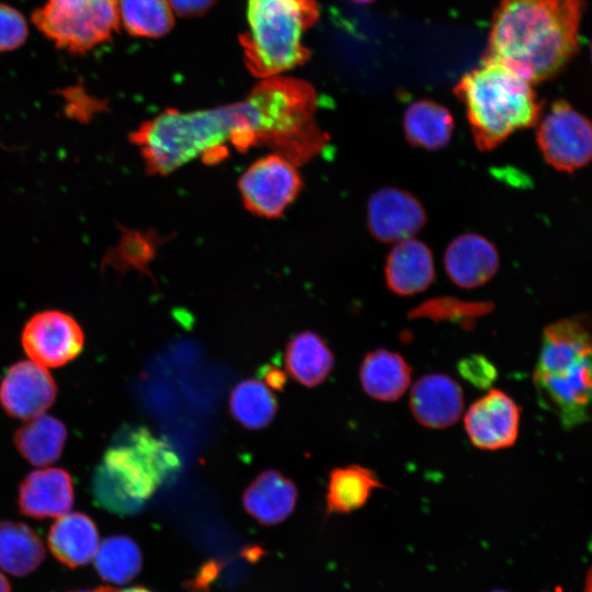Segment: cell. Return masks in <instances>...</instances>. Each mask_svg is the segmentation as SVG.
<instances>
[{"mask_svg":"<svg viewBox=\"0 0 592 592\" xmlns=\"http://www.w3.org/2000/svg\"><path fill=\"white\" fill-rule=\"evenodd\" d=\"M581 0H501L488 55L530 83L554 77L578 49Z\"/></svg>","mask_w":592,"mask_h":592,"instance_id":"6da1fadb","label":"cell"},{"mask_svg":"<svg viewBox=\"0 0 592 592\" xmlns=\"http://www.w3.org/2000/svg\"><path fill=\"white\" fill-rule=\"evenodd\" d=\"M240 122L239 102L194 112L168 109L141 123L128 139L138 147L147 174L167 175L197 156L206 163L223 160Z\"/></svg>","mask_w":592,"mask_h":592,"instance_id":"7a4b0ae2","label":"cell"},{"mask_svg":"<svg viewBox=\"0 0 592 592\" xmlns=\"http://www.w3.org/2000/svg\"><path fill=\"white\" fill-rule=\"evenodd\" d=\"M539 403L563 428L572 429L589 418L591 395V338L583 317L548 325L534 371Z\"/></svg>","mask_w":592,"mask_h":592,"instance_id":"3957f363","label":"cell"},{"mask_svg":"<svg viewBox=\"0 0 592 592\" xmlns=\"http://www.w3.org/2000/svg\"><path fill=\"white\" fill-rule=\"evenodd\" d=\"M454 93L466 109L480 150L494 149L514 132L539 122L542 104L531 83L487 56L462 77Z\"/></svg>","mask_w":592,"mask_h":592,"instance_id":"277c9868","label":"cell"},{"mask_svg":"<svg viewBox=\"0 0 592 592\" xmlns=\"http://www.w3.org/2000/svg\"><path fill=\"white\" fill-rule=\"evenodd\" d=\"M179 467L172 448L144 426L122 430L92 479L95 502L116 514H135Z\"/></svg>","mask_w":592,"mask_h":592,"instance_id":"5b68a950","label":"cell"},{"mask_svg":"<svg viewBox=\"0 0 592 592\" xmlns=\"http://www.w3.org/2000/svg\"><path fill=\"white\" fill-rule=\"evenodd\" d=\"M254 112L257 146H267L294 164L315 157L328 135L315 121L317 94L306 81L270 77L247 96Z\"/></svg>","mask_w":592,"mask_h":592,"instance_id":"8992f818","label":"cell"},{"mask_svg":"<svg viewBox=\"0 0 592 592\" xmlns=\"http://www.w3.org/2000/svg\"><path fill=\"white\" fill-rule=\"evenodd\" d=\"M247 18L240 43L254 77H274L308 59L301 38L319 18L316 0H248Z\"/></svg>","mask_w":592,"mask_h":592,"instance_id":"52a82bcc","label":"cell"},{"mask_svg":"<svg viewBox=\"0 0 592 592\" xmlns=\"http://www.w3.org/2000/svg\"><path fill=\"white\" fill-rule=\"evenodd\" d=\"M32 22L58 48L83 54L118 31V0H47Z\"/></svg>","mask_w":592,"mask_h":592,"instance_id":"ba28073f","label":"cell"},{"mask_svg":"<svg viewBox=\"0 0 592 592\" xmlns=\"http://www.w3.org/2000/svg\"><path fill=\"white\" fill-rule=\"evenodd\" d=\"M538 123L536 141L546 162L561 172L572 173L589 163L592 156V128L585 116L559 100Z\"/></svg>","mask_w":592,"mask_h":592,"instance_id":"9c48e42d","label":"cell"},{"mask_svg":"<svg viewBox=\"0 0 592 592\" xmlns=\"http://www.w3.org/2000/svg\"><path fill=\"white\" fill-rule=\"evenodd\" d=\"M301 185L297 166L275 152L255 160L238 182L246 208L266 219L282 216Z\"/></svg>","mask_w":592,"mask_h":592,"instance_id":"30bf717a","label":"cell"},{"mask_svg":"<svg viewBox=\"0 0 592 592\" xmlns=\"http://www.w3.org/2000/svg\"><path fill=\"white\" fill-rule=\"evenodd\" d=\"M84 335L79 323L59 310L35 314L23 328L22 345L30 358L44 367H58L77 357Z\"/></svg>","mask_w":592,"mask_h":592,"instance_id":"8fae6325","label":"cell"},{"mask_svg":"<svg viewBox=\"0 0 592 592\" xmlns=\"http://www.w3.org/2000/svg\"><path fill=\"white\" fill-rule=\"evenodd\" d=\"M464 425L476 447L487 451L506 448L517 439L520 408L508 394L493 388L473 402Z\"/></svg>","mask_w":592,"mask_h":592,"instance_id":"7c38bea8","label":"cell"},{"mask_svg":"<svg viewBox=\"0 0 592 592\" xmlns=\"http://www.w3.org/2000/svg\"><path fill=\"white\" fill-rule=\"evenodd\" d=\"M426 221L421 202L410 192L386 186L374 192L367 202V227L383 242L412 238Z\"/></svg>","mask_w":592,"mask_h":592,"instance_id":"4fadbf2b","label":"cell"},{"mask_svg":"<svg viewBox=\"0 0 592 592\" xmlns=\"http://www.w3.org/2000/svg\"><path fill=\"white\" fill-rule=\"evenodd\" d=\"M56 384L44 366L31 361L15 363L0 384V403L11 417L30 420L55 401Z\"/></svg>","mask_w":592,"mask_h":592,"instance_id":"5bb4252c","label":"cell"},{"mask_svg":"<svg viewBox=\"0 0 592 592\" xmlns=\"http://www.w3.org/2000/svg\"><path fill=\"white\" fill-rule=\"evenodd\" d=\"M463 409V390L447 375L423 376L410 391V410L417 421L426 428L445 429L453 425Z\"/></svg>","mask_w":592,"mask_h":592,"instance_id":"9a60e30c","label":"cell"},{"mask_svg":"<svg viewBox=\"0 0 592 592\" xmlns=\"http://www.w3.org/2000/svg\"><path fill=\"white\" fill-rule=\"evenodd\" d=\"M494 244L478 234H463L448 244L444 254L445 271L451 281L463 288L483 285L499 269Z\"/></svg>","mask_w":592,"mask_h":592,"instance_id":"2e32d148","label":"cell"},{"mask_svg":"<svg viewBox=\"0 0 592 592\" xmlns=\"http://www.w3.org/2000/svg\"><path fill=\"white\" fill-rule=\"evenodd\" d=\"M18 502L21 512L31 517H59L73 504L72 479L61 468L32 471L20 485Z\"/></svg>","mask_w":592,"mask_h":592,"instance_id":"e0dca14e","label":"cell"},{"mask_svg":"<svg viewBox=\"0 0 592 592\" xmlns=\"http://www.w3.org/2000/svg\"><path fill=\"white\" fill-rule=\"evenodd\" d=\"M384 271L388 288L399 296L423 292L435 277L430 248L414 238L396 242L386 258Z\"/></svg>","mask_w":592,"mask_h":592,"instance_id":"ac0fdd59","label":"cell"},{"mask_svg":"<svg viewBox=\"0 0 592 592\" xmlns=\"http://www.w3.org/2000/svg\"><path fill=\"white\" fill-rule=\"evenodd\" d=\"M296 500L295 483L274 469L258 475L242 496L246 511L263 525H274L288 517Z\"/></svg>","mask_w":592,"mask_h":592,"instance_id":"d6986e66","label":"cell"},{"mask_svg":"<svg viewBox=\"0 0 592 592\" xmlns=\"http://www.w3.org/2000/svg\"><path fill=\"white\" fill-rule=\"evenodd\" d=\"M48 546L53 555L66 566H83L94 558L99 533L88 515L66 513L52 525Z\"/></svg>","mask_w":592,"mask_h":592,"instance_id":"ffe728a7","label":"cell"},{"mask_svg":"<svg viewBox=\"0 0 592 592\" xmlns=\"http://www.w3.org/2000/svg\"><path fill=\"white\" fill-rule=\"evenodd\" d=\"M364 391L379 401H396L411 383V367L398 353L385 349L365 355L360 367Z\"/></svg>","mask_w":592,"mask_h":592,"instance_id":"44dd1931","label":"cell"},{"mask_svg":"<svg viewBox=\"0 0 592 592\" xmlns=\"http://www.w3.org/2000/svg\"><path fill=\"white\" fill-rule=\"evenodd\" d=\"M402 125L409 144L426 150H439L449 144L454 119L445 106L432 100H419L407 107Z\"/></svg>","mask_w":592,"mask_h":592,"instance_id":"7402d4cb","label":"cell"},{"mask_svg":"<svg viewBox=\"0 0 592 592\" xmlns=\"http://www.w3.org/2000/svg\"><path fill=\"white\" fill-rule=\"evenodd\" d=\"M284 362L287 372L299 384L315 387L330 374L334 357L320 335L304 331L287 343Z\"/></svg>","mask_w":592,"mask_h":592,"instance_id":"603a6c76","label":"cell"},{"mask_svg":"<svg viewBox=\"0 0 592 592\" xmlns=\"http://www.w3.org/2000/svg\"><path fill=\"white\" fill-rule=\"evenodd\" d=\"M383 485L369 468L349 465L334 468L326 494L327 513H350L362 508L373 491Z\"/></svg>","mask_w":592,"mask_h":592,"instance_id":"cb8c5ba5","label":"cell"},{"mask_svg":"<svg viewBox=\"0 0 592 592\" xmlns=\"http://www.w3.org/2000/svg\"><path fill=\"white\" fill-rule=\"evenodd\" d=\"M119 230L117 242L102 258V272L106 269L119 273L135 270L151 276L149 264L166 239L155 230L141 231L123 226H119Z\"/></svg>","mask_w":592,"mask_h":592,"instance_id":"d4e9b609","label":"cell"},{"mask_svg":"<svg viewBox=\"0 0 592 592\" xmlns=\"http://www.w3.org/2000/svg\"><path fill=\"white\" fill-rule=\"evenodd\" d=\"M66 436V428L59 420L41 414L18 429L14 443L30 463L46 466L59 458Z\"/></svg>","mask_w":592,"mask_h":592,"instance_id":"484cf974","label":"cell"},{"mask_svg":"<svg viewBox=\"0 0 592 592\" xmlns=\"http://www.w3.org/2000/svg\"><path fill=\"white\" fill-rule=\"evenodd\" d=\"M44 556L41 538L26 524L0 522V567L4 571L25 576L39 566Z\"/></svg>","mask_w":592,"mask_h":592,"instance_id":"4316f807","label":"cell"},{"mask_svg":"<svg viewBox=\"0 0 592 592\" xmlns=\"http://www.w3.org/2000/svg\"><path fill=\"white\" fill-rule=\"evenodd\" d=\"M232 418L251 430L267 426L277 410V400L270 388L257 379H244L232 389L229 398Z\"/></svg>","mask_w":592,"mask_h":592,"instance_id":"83f0119b","label":"cell"},{"mask_svg":"<svg viewBox=\"0 0 592 592\" xmlns=\"http://www.w3.org/2000/svg\"><path fill=\"white\" fill-rule=\"evenodd\" d=\"M119 22L129 35L160 37L173 26L167 0H118Z\"/></svg>","mask_w":592,"mask_h":592,"instance_id":"f1b7e54d","label":"cell"},{"mask_svg":"<svg viewBox=\"0 0 592 592\" xmlns=\"http://www.w3.org/2000/svg\"><path fill=\"white\" fill-rule=\"evenodd\" d=\"M99 574L106 581L123 584L135 578L141 568V554L127 536L115 535L104 539L94 555Z\"/></svg>","mask_w":592,"mask_h":592,"instance_id":"f546056e","label":"cell"},{"mask_svg":"<svg viewBox=\"0 0 592 592\" xmlns=\"http://www.w3.org/2000/svg\"><path fill=\"white\" fill-rule=\"evenodd\" d=\"M64 100L65 114L80 123H89L95 115L107 109V103L92 94L78 83L58 91Z\"/></svg>","mask_w":592,"mask_h":592,"instance_id":"4dcf8cb0","label":"cell"},{"mask_svg":"<svg viewBox=\"0 0 592 592\" xmlns=\"http://www.w3.org/2000/svg\"><path fill=\"white\" fill-rule=\"evenodd\" d=\"M491 306L488 303H467L453 297H440L428 300L413 310L415 317L433 319L473 317L487 312Z\"/></svg>","mask_w":592,"mask_h":592,"instance_id":"1f68e13d","label":"cell"},{"mask_svg":"<svg viewBox=\"0 0 592 592\" xmlns=\"http://www.w3.org/2000/svg\"><path fill=\"white\" fill-rule=\"evenodd\" d=\"M29 35L24 15L15 8L0 2V53L22 46Z\"/></svg>","mask_w":592,"mask_h":592,"instance_id":"d6a6232c","label":"cell"},{"mask_svg":"<svg viewBox=\"0 0 592 592\" xmlns=\"http://www.w3.org/2000/svg\"><path fill=\"white\" fill-rule=\"evenodd\" d=\"M459 373L476 387H488L496 378L494 366L480 355H473L459 362Z\"/></svg>","mask_w":592,"mask_h":592,"instance_id":"836d02e7","label":"cell"},{"mask_svg":"<svg viewBox=\"0 0 592 592\" xmlns=\"http://www.w3.org/2000/svg\"><path fill=\"white\" fill-rule=\"evenodd\" d=\"M171 9L183 16H195L206 12L215 0H167Z\"/></svg>","mask_w":592,"mask_h":592,"instance_id":"e575fe53","label":"cell"},{"mask_svg":"<svg viewBox=\"0 0 592 592\" xmlns=\"http://www.w3.org/2000/svg\"><path fill=\"white\" fill-rule=\"evenodd\" d=\"M263 376L267 386L276 390H283L286 383V375L278 367L267 366Z\"/></svg>","mask_w":592,"mask_h":592,"instance_id":"d590c367","label":"cell"},{"mask_svg":"<svg viewBox=\"0 0 592 592\" xmlns=\"http://www.w3.org/2000/svg\"><path fill=\"white\" fill-rule=\"evenodd\" d=\"M96 592H151L145 588L140 587H132V588H124V589H114V588H102L95 590Z\"/></svg>","mask_w":592,"mask_h":592,"instance_id":"8d00e7d4","label":"cell"},{"mask_svg":"<svg viewBox=\"0 0 592 592\" xmlns=\"http://www.w3.org/2000/svg\"><path fill=\"white\" fill-rule=\"evenodd\" d=\"M0 592H11L10 584L2 573H0Z\"/></svg>","mask_w":592,"mask_h":592,"instance_id":"74e56055","label":"cell"},{"mask_svg":"<svg viewBox=\"0 0 592 592\" xmlns=\"http://www.w3.org/2000/svg\"><path fill=\"white\" fill-rule=\"evenodd\" d=\"M353 1L360 2V3H366V2H371V1H373V0H353Z\"/></svg>","mask_w":592,"mask_h":592,"instance_id":"f35d334b","label":"cell"},{"mask_svg":"<svg viewBox=\"0 0 592 592\" xmlns=\"http://www.w3.org/2000/svg\"><path fill=\"white\" fill-rule=\"evenodd\" d=\"M491 592H506V591H503V590H494V591H491Z\"/></svg>","mask_w":592,"mask_h":592,"instance_id":"ab89813d","label":"cell"},{"mask_svg":"<svg viewBox=\"0 0 592 592\" xmlns=\"http://www.w3.org/2000/svg\"><path fill=\"white\" fill-rule=\"evenodd\" d=\"M76 592H92V591H76ZM93 592H96V591H93Z\"/></svg>","mask_w":592,"mask_h":592,"instance_id":"60d3db41","label":"cell"},{"mask_svg":"<svg viewBox=\"0 0 592 592\" xmlns=\"http://www.w3.org/2000/svg\"><path fill=\"white\" fill-rule=\"evenodd\" d=\"M1 145V144H0Z\"/></svg>","mask_w":592,"mask_h":592,"instance_id":"b9f144b4","label":"cell"}]
</instances>
